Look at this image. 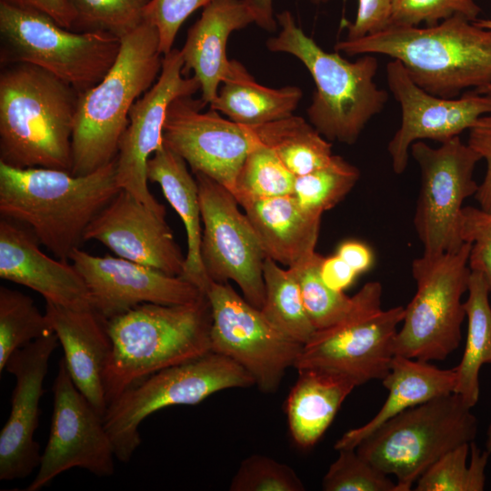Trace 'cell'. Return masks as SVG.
I'll return each instance as SVG.
<instances>
[{
    "label": "cell",
    "instance_id": "cell-47",
    "mask_svg": "<svg viewBox=\"0 0 491 491\" xmlns=\"http://www.w3.org/2000/svg\"><path fill=\"white\" fill-rule=\"evenodd\" d=\"M320 276L328 287L344 292L353 284L358 274L336 254L323 257L320 265Z\"/></svg>",
    "mask_w": 491,
    "mask_h": 491
},
{
    "label": "cell",
    "instance_id": "cell-9",
    "mask_svg": "<svg viewBox=\"0 0 491 491\" xmlns=\"http://www.w3.org/2000/svg\"><path fill=\"white\" fill-rule=\"evenodd\" d=\"M469 251L470 244L465 242L455 252L423 254L413 260L416 292L405 307L403 326L395 336V356L440 361L459 346L466 317L462 296L471 275Z\"/></svg>",
    "mask_w": 491,
    "mask_h": 491
},
{
    "label": "cell",
    "instance_id": "cell-46",
    "mask_svg": "<svg viewBox=\"0 0 491 491\" xmlns=\"http://www.w3.org/2000/svg\"><path fill=\"white\" fill-rule=\"evenodd\" d=\"M9 5L40 12L61 26L73 30L76 14L68 0H1Z\"/></svg>",
    "mask_w": 491,
    "mask_h": 491
},
{
    "label": "cell",
    "instance_id": "cell-34",
    "mask_svg": "<svg viewBox=\"0 0 491 491\" xmlns=\"http://www.w3.org/2000/svg\"><path fill=\"white\" fill-rule=\"evenodd\" d=\"M54 332L34 300L14 289L0 287V372L18 348Z\"/></svg>",
    "mask_w": 491,
    "mask_h": 491
},
{
    "label": "cell",
    "instance_id": "cell-44",
    "mask_svg": "<svg viewBox=\"0 0 491 491\" xmlns=\"http://www.w3.org/2000/svg\"><path fill=\"white\" fill-rule=\"evenodd\" d=\"M468 145L486 162L484 179L475 195L479 206L491 210V115L481 116L469 129Z\"/></svg>",
    "mask_w": 491,
    "mask_h": 491
},
{
    "label": "cell",
    "instance_id": "cell-23",
    "mask_svg": "<svg viewBox=\"0 0 491 491\" xmlns=\"http://www.w3.org/2000/svg\"><path fill=\"white\" fill-rule=\"evenodd\" d=\"M64 350L71 378L104 416L107 403L103 374L112 351L105 320L93 308L72 309L45 302V311Z\"/></svg>",
    "mask_w": 491,
    "mask_h": 491
},
{
    "label": "cell",
    "instance_id": "cell-14",
    "mask_svg": "<svg viewBox=\"0 0 491 491\" xmlns=\"http://www.w3.org/2000/svg\"><path fill=\"white\" fill-rule=\"evenodd\" d=\"M203 223L201 258L211 281L237 284L244 298L261 309L265 302L266 256L234 195L210 177L194 174Z\"/></svg>",
    "mask_w": 491,
    "mask_h": 491
},
{
    "label": "cell",
    "instance_id": "cell-17",
    "mask_svg": "<svg viewBox=\"0 0 491 491\" xmlns=\"http://www.w3.org/2000/svg\"><path fill=\"white\" fill-rule=\"evenodd\" d=\"M183 67L180 50L173 48L164 55L157 80L129 111L128 125L115 158L120 188L162 216H165V209L149 191L146 166L153 154L163 145V129L170 104L179 96L193 95L200 90L197 78L185 76Z\"/></svg>",
    "mask_w": 491,
    "mask_h": 491
},
{
    "label": "cell",
    "instance_id": "cell-5",
    "mask_svg": "<svg viewBox=\"0 0 491 491\" xmlns=\"http://www.w3.org/2000/svg\"><path fill=\"white\" fill-rule=\"evenodd\" d=\"M120 39L110 70L97 85L78 95L72 136L74 175L95 172L116 158L132 105L160 75L163 55L150 21L144 17Z\"/></svg>",
    "mask_w": 491,
    "mask_h": 491
},
{
    "label": "cell",
    "instance_id": "cell-22",
    "mask_svg": "<svg viewBox=\"0 0 491 491\" xmlns=\"http://www.w3.org/2000/svg\"><path fill=\"white\" fill-rule=\"evenodd\" d=\"M21 224L0 221V277L40 294L45 302L72 309L93 308L86 284L71 263L55 260Z\"/></svg>",
    "mask_w": 491,
    "mask_h": 491
},
{
    "label": "cell",
    "instance_id": "cell-31",
    "mask_svg": "<svg viewBox=\"0 0 491 491\" xmlns=\"http://www.w3.org/2000/svg\"><path fill=\"white\" fill-rule=\"evenodd\" d=\"M256 141L272 150L296 176L327 165L332 144L303 117L289 116L249 126Z\"/></svg>",
    "mask_w": 491,
    "mask_h": 491
},
{
    "label": "cell",
    "instance_id": "cell-32",
    "mask_svg": "<svg viewBox=\"0 0 491 491\" xmlns=\"http://www.w3.org/2000/svg\"><path fill=\"white\" fill-rule=\"evenodd\" d=\"M263 276L262 314L278 331L304 346L316 330L304 306L296 269L281 268L276 261L266 257Z\"/></svg>",
    "mask_w": 491,
    "mask_h": 491
},
{
    "label": "cell",
    "instance_id": "cell-20",
    "mask_svg": "<svg viewBox=\"0 0 491 491\" xmlns=\"http://www.w3.org/2000/svg\"><path fill=\"white\" fill-rule=\"evenodd\" d=\"M52 332L15 350L5 370L15 376L11 410L0 433V480L22 479L39 466L40 446L35 440L39 404L50 357L58 346Z\"/></svg>",
    "mask_w": 491,
    "mask_h": 491
},
{
    "label": "cell",
    "instance_id": "cell-11",
    "mask_svg": "<svg viewBox=\"0 0 491 491\" xmlns=\"http://www.w3.org/2000/svg\"><path fill=\"white\" fill-rule=\"evenodd\" d=\"M382 286L367 282L353 296L346 316L336 325L315 332L303 346L296 370L318 368L341 374L357 386L383 380L395 356L393 343L405 307L381 308Z\"/></svg>",
    "mask_w": 491,
    "mask_h": 491
},
{
    "label": "cell",
    "instance_id": "cell-39",
    "mask_svg": "<svg viewBox=\"0 0 491 491\" xmlns=\"http://www.w3.org/2000/svg\"><path fill=\"white\" fill-rule=\"evenodd\" d=\"M322 481L325 491H396L386 474L363 458L356 448H341Z\"/></svg>",
    "mask_w": 491,
    "mask_h": 491
},
{
    "label": "cell",
    "instance_id": "cell-12",
    "mask_svg": "<svg viewBox=\"0 0 491 491\" xmlns=\"http://www.w3.org/2000/svg\"><path fill=\"white\" fill-rule=\"evenodd\" d=\"M410 155L420 170L414 225L423 254L455 252L464 244L460 235L463 203L477 191L474 170L481 157L459 135L436 148L416 141Z\"/></svg>",
    "mask_w": 491,
    "mask_h": 491
},
{
    "label": "cell",
    "instance_id": "cell-51",
    "mask_svg": "<svg viewBox=\"0 0 491 491\" xmlns=\"http://www.w3.org/2000/svg\"><path fill=\"white\" fill-rule=\"evenodd\" d=\"M486 450L491 454V423L486 432Z\"/></svg>",
    "mask_w": 491,
    "mask_h": 491
},
{
    "label": "cell",
    "instance_id": "cell-38",
    "mask_svg": "<svg viewBox=\"0 0 491 491\" xmlns=\"http://www.w3.org/2000/svg\"><path fill=\"white\" fill-rule=\"evenodd\" d=\"M76 14L75 29L104 31L119 38L144 20L150 0H68Z\"/></svg>",
    "mask_w": 491,
    "mask_h": 491
},
{
    "label": "cell",
    "instance_id": "cell-37",
    "mask_svg": "<svg viewBox=\"0 0 491 491\" xmlns=\"http://www.w3.org/2000/svg\"><path fill=\"white\" fill-rule=\"evenodd\" d=\"M323 256L316 252L295 266L301 296L307 316L316 330L332 326L342 320L353 305V296L328 287L321 278Z\"/></svg>",
    "mask_w": 491,
    "mask_h": 491
},
{
    "label": "cell",
    "instance_id": "cell-3",
    "mask_svg": "<svg viewBox=\"0 0 491 491\" xmlns=\"http://www.w3.org/2000/svg\"><path fill=\"white\" fill-rule=\"evenodd\" d=\"M105 324L112 342L103 374L107 406L148 376L211 352L205 294L182 305L142 304Z\"/></svg>",
    "mask_w": 491,
    "mask_h": 491
},
{
    "label": "cell",
    "instance_id": "cell-49",
    "mask_svg": "<svg viewBox=\"0 0 491 491\" xmlns=\"http://www.w3.org/2000/svg\"><path fill=\"white\" fill-rule=\"evenodd\" d=\"M315 4H326L332 0H310ZM256 10V24L267 30L276 28V22L273 17V0H251Z\"/></svg>",
    "mask_w": 491,
    "mask_h": 491
},
{
    "label": "cell",
    "instance_id": "cell-4",
    "mask_svg": "<svg viewBox=\"0 0 491 491\" xmlns=\"http://www.w3.org/2000/svg\"><path fill=\"white\" fill-rule=\"evenodd\" d=\"M78 93L50 73L14 63L0 75V162L70 172Z\"/></svg>",
    "mask_w": 491,
    "mask_h": 491
},
{
    "label": "cell",
    "instance_id": "cell-7",
    "mask_svg": "<svg viewBox=\"0 0 491 491\" xmlns=\"http://www.w3.org/2000/svg\"><path fill=\"white\" fill-rule=\"evenodd\" d=\"M462 397L451 393L410 407L365 437L357 453L396 478V491H409L439 458L474 441L477 419Z\"/></svg>",
    "mask_w": 491,
    "mask_h": 491
},
{
    "label": "cell",
    "instance_id": "cell-25",
    "mask_svg": "<svg viewBox=\"0 0 491 491\" xmlns=\"http://www.w3.org/2000/svg\"><path fill=\"white\" fill-rule=\"evenodd\" d=\"M258 237L266 257L287 267L316 253L321 215L305 211L293 195L239 203Z\"/></svg>",
    "mask_w": 491,
    "mask_h": 491
},
{
    "label": "cell",
    "instance_id": "cell-26",
    "mask_svg": "<svg viewBox=\"0 0 491 491\" xmlns=\"http://www.w3.org/2000/svg\"><path fill=\"white\" fill-rule=\"evenodd\" d=\"M382 383L388 396L380 410L365 425L346 432L335 444L336 450L356 448L379 426L401 412L454 393L456 375L454 368L441 369L427 361L395 356Z\"/></svg>",
    "mask_w": 491,
    "mask_h": 491
},
{
    "label": "cell",
    "instance_id": "cell-50",
    "mask_svg": "<svg viewBox=\"0 0 491 491\" xmlns=\"http://www.w3.org/2000/svg\"><path fill=\"white\" fill-rule=\"evenodd\" d=\"M474 23L482 28L491 29V18H477Z\"/></svg>",
    "mask_w": 491,
    "mask_h": 491
},
{
    "label": "cell",
    "instance_id": "cell-13",
    "mask_svg": "<svg viewBox=\"0 0 491 491\" xmlns=\"http://www.w3.org/2000/svg\"><path fill=\"white\" fill-rule=\"evenodd\" d=\"M205 295L212 314L211 351L245 368L262 392L275 393L303 345L274 327L228 283L212 281Z\"/></svg>",
    "mask_w": 491,
    "mask_h": 491
},
{
    "label": "cell",
    "instance_id": "cell-21",
    "mask_svg": "<svg viewBox=\"0 0 491 491\" xmlns=\"http://www.w3.org/2000/svg\"><path fill=\"white\" fill-rule=\"evenodd\" d=\"M95 240L117 256L181 276L185 256L162 216L121 189L89 224L84 241Z\"/></svg>",
    "mask_w": 491,
    "mask_h": 491
},
{
    "label": "cell",
    "instance_id": "cell-1",
    "mask_svg": "<svg viewBox=\"0 0 491 491\" xmlns=\"http://www.w3.org/2000/svg\"><path fill=\"white\" fill-rule=\"evenodd\" d=\"M121 190L115 159L84 175L0 162V213L21 224L56 257L69 260L89 224Z\"/></svg>",
    "mask_w": 491,
    "mask_h": 491
},
{
    "label": "cell",
    "instance_id": "cell-40",
    "mask_svg": "<svg viewBox=\"0 0 491 491\" xmlns=\"http://www.w3.org/2000/svg\"><path fill=\"white\" fill-rule=\"evenodd\" d=\"M231 491H303L305 486L289 466L262 455L244 459L234 476Z\"/></svg>",
    "mask_w": 491,
    "mask_h": 491
},
{
    "label": "cell",
    "instance_id": "cell-35",
    "mask_svg": "<svg viewBox=\"0 0 491 491\" xmlns=\"http://www.w3.org/2000/svg\"><path fill=\"white\" fill-rule=\"evenodd\" d=\"M359 177L356 166L334 155L327 165L296 176L293 195L305 211L322 216L348 195Z\"/></svg>",
    "mask_w": 491,
    "mask_h": 491
},
{
    "label": "cell",
    "instance_id": "cell-18",
    "mask_svg": "<svg viewBox=\"0 0 491 491\" xmlns=\"http://www.w3.org/2000/svg\"><path fill=\"white\" fill-rule=\"evenodd\" d=\"M386 79L402 113L400 126L387 145L396 175L406 169L414 142L430 139L443 144L469 130L481 116L491 115V94L469 91L458 98L434 95L414 83L397 60L387 64Z\"/></svg>",
    "mask_w": 491,
    "mask_h": 491
},
{
    "label": "cell",
    "instance_id": "cell-43",
    "mask_svg": "<svg viewBox=\"0 0 491 491\" xmlns=\"http://www.w3.org/2000/svg\"><path fill=\"white\" fill-rule=\"evenodd\" d=\"M212 0H150L144 17L155 27L159 48L163 55L173 48L176 34L184 21L196 9L205 7Z\"/></svg>",
    "mask_w": 491,
    "mask_h": 491
},
{
    "label": "cell",
    "instance_id": "cell-30",
    "mask_svg": "<svg viewBox=\"0 0 491 491\" xmlns=\"http://www.w3.org/2000/svg\"><path fill=\"white\" fill-rule=\"evenodd\" d=\"M467 292L464 302L467 335L462 359L454 367L456 375L454 393L472 408L479 399L480 369L483 365L491 364V304L490 291L481 274L471 271Z\"/></svg>",
    "mask_w": 491,
    "mask_h": 491
},
{
    "label": "cell",
    "instance_id": "cell-8",
    "mask_svg": "<svg viewBox=\"0 0 491 491\" xmlns=\"http://www.w3.org/2000/svg\"><path fill=\"white\" fill-rule=\"evenodd\" d=\"M0 35L13 63L37 66L78 94L97 85L114 65L121 39L104 31L74 32L49 16L0 1Z\"/></svg>",
    "mask_w": 491,
    "mask_h": 491
},
{
    "label": "cell",
    "instance_id": "cell-42",
    "mask_svg": "<svg viewBox=\"0 0 491 491\" xmlns=\"http://www.w3.org/2000/svg\"><path fill=\"white\" fill-rule=\"evenodd\" d=\"M460 235L464 243L470 244V270L483 276L491 294V210L464 206Z\"/></svg>",
    "mask_w": 491,
    "mask_h": 491
},
{
    "label": "cell",
    "instance_id": "cell-28",
    "mask_svg": "<svg viewBox=\"0 0 491 491\" xmlns=\"http://www.w3.org/2000/svg\"><path fill=\"white\" fill-rule=\"evenodd\" d=\"M286 400L291 436L303 448L313 446L326 431L346 396L357 386L335 372L303 368Z\"/></svg>",
    "mask_w": 491,
    "mask_h": 491
},
{
    "label": "cell",
    "instance_id": "cell-45",
    "mask_svg": "<svg viewBox=\"0 0 491 491\" xmlns=\"http://www.w3.org/2000/svg\"><path fill=\"white\" fill-rule=\"evenodd\" d=\"M392 0H358L354 22H346V39H357L388 26Z\"/></svg>",
    "mask_w": 491,
    "mask_h": 491
},
{
    "label": "cell",
    "instance_id": "cell-27",
    "mask_svg": "<svg viewBox=\"0 0 491 491\" xmlns=\"http://www.w3.org/2000/svg\"><path fill=\"white\" fill-rule=\"evenodd\" d=\"M146 176L157 183L162 192L183 221L187 239L183 275L203 293L212 282L201 258V210L196 179L186 167V162L174 151L162 145L147 162Z\"/></svg>",
    "mask_w": 491,
    "mask_h": 491
},
{
    "label": "cell",
    "instance_id": "cell-16",
    "mask_svg": "<svg viewBox=\"0 0 491 491\" xmlns=\"http://www.w3.org/2000/svg\"><path fill=\"white\" fill-rule=\"evenodd\" d=\"M192 95L175 98L169 105L163 145L180 155L193 174H203L232 194L240 168L258 144L251 128L223 118Z\"/></svg>",
    "mask_w": 491,
    "mask_h": 491
},
{
    "label": "cell",
    "instance_id": "cell-10",
    "mask_svg": "<svg viewBox=\"0 0 491 491\" xmlns=\"http://www.w3.org/2000/svg\"><path fill=\"white\" fill-rule=\"evenodd\" d=\"M251 386L255 380L245 368L212 351L148 376L113 401L103 416L116 459H131L141 444L139 426L153 413L196 405L218 391Z\"/></svg>",
    "mask_w": 491,
    "mask_h": 491
},
{
    "label": "cell",
    "instance_id": "cell-48",
    "mask_svg": "<svg viewBox=\"0 0 491 491\" xmlns=\"http://www.w3.org/2000/svg\"><path fill=\"white\" fill-rule=\"evenodd\" d=\"M336 255L358 275L369 270L374 263V254L371 248L357 240H346L341 243Z\"/></svg>",
    "mask_w": 491,
    "mask_h": 491
},
{
    "label": "cell",
    "instance_id": "cell-15",
    "mask_svg": "<svg viewBox=\"0 0 491 491\" xmlns=\"http://www.w3.org/2000/svg\"><path fill=\"white\" fill-rule=\"evenodd\" d=\"M53 393L48 440L37 474L25 491H38L74 467L97 476L115 473L116 456L103 416L75 386L64 358L58 364Z\"/></svg>",
    "mask_w": 491,
    "mask_h": 491
},
{
    "label": "cell",
    "instance_id": "cell-52",
    "mask_svg": "<svg viewBox=\"0 0 491 491\" xmlns=\"http://www.w3.org/2000/svg\"><path fill=\"white\" fill-rule=\"evenodd\" d=\"M473 91H475L477 94H491V85L478 88V89H474Z\"/></svg>",
    "mask_w": 491,
    "mask_h": 491
},
{
    "label": "cell",
    "instance_id": "cell-19",
    "mask_svg": "<svg viewBox=\"0 0 491 491\" xmlns=\"http://www.w3.org/2000/svg\"><path fill=\"white\" fill-rule=\"evenodd\" d=\"M69 260L86 284L93 309L105 320L142 304L182 305L205 294L182 276L119 256H93L77 247Z\"/></svg>",
    "mask_w": 491,
    "mask_h": 491
},
{
    "label": "cell",
    "instance_id": "cell-33",
    "mask_svg": "<svg viewBox=\"0 0 491 491\" xmlns=\"http://www.w3.org/2000/svg\"><path fill=\"white\" fill-rule=\"evenodd\" d=\"M490 453L474 441L456 446L434 463L416 481V491H482Z\"/></svg>",
    "mask_w": 491,
    "mask_h": 491
},
{
    "label": "cell",
    "instance_id": "cell-36",
    "mask_svg": "<svg viewBox=\"0 0 491 491\" xmlns=\"http://www.w3.org/2000/svg\"><path fill=\"white\" fill-rule=\"evenodd\" d=\"M296 175L269 148L259 143L249 152L233 192L236 201L293 195Z\"/></svg>",
    "mask_w": 491,
    "mask_h": 491
},
{
    "label": "cell",
    "instance_id": "cell-29",
    "mask_svg": "<svg viewBox=\"0 0 491 491\" xmlns=\"http://www.w3.org/2000/svg\"><path fill=\"white\" fill-rule=\"evenodd\" d=\"M210 108L246 126H256L293 115L303 95L296 86L270 88L258 84L247 69L230 60L228 71Z\"/></svg>",
    "mask_w": 491,
    "mask_h": 491
},
{
    "label": "cell",
    "instance_id": "cell-41",
    "mask_svg": "<svg viewBox=\"0 0 491 491\" xmlns=\"http://www.w3.org/2000/svg\"><path fill=\"white\" fill-rule=\"evenodd\" d=\"M480 13L475 0H392L388 26H432L455 15L474 21Z\"/></svg>",
    "mask_w": 491,
    "mask_h": 491
},
{
    "label": "cell",
    "instance_id": "cell-2",
    "mask_svg": "<svg viewBox=\"0 0 491 491\" xmlns=\"http://www.w3.org/2000/svg\"><path fill=\"white\" fill-rule=\"evenodd\" d=\"M348 55H383L399 61L429 94L456 98L461 91L491 85V29L461 15L432 26H393L336 44Z\"/></svg>",
    "mask_w": 491,
    "mask_h": 491
},
{
    "label": "cell",
    "instance_id": "cell-24",
    "mask_svg": "<svg viewBox=\"0 0 491 491\" xmlns=\"http://www.w3.org/2000/svg\"><path fill=\"white\" fill-rule=\"evenodd\" d=\"M251 0H212L190 27L183 48V73L194 72L200 84L201 99L209 105L216 96L230 60L226 43L235 30L256 23Z\"/></svg>",
    "mask_w": 491,
    "mask_h": 491
},
{
    "label": "cell",
    "instance_id": "cell-6",
    "mask_svg": "<svg viewBox=\"0 0 491 491\" xmlns=\"http://www.w3.org/2000/svg\"><path fill=\"white\" fill-rule=\"evenodd\" d=\"M277 21L281 30L266 46L296 56L311 74L316 89L307 108L310 124L330 142L355 144L388 100L387 92L374 81L377 58L364 55L351 62L338 52L325 51L297 26L288 11L278 14Z\"/></svg>",
    "mask_w": 491,
    "mask_h": 491
}]
</instances>
